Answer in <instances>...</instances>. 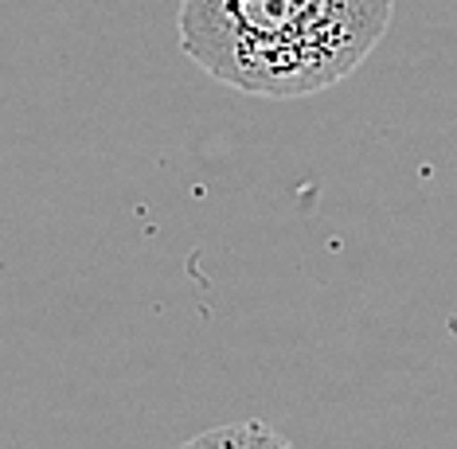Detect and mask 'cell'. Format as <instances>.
<instances>
[{"mask_svg":"<svg viewBox=\"0 0 457 449\" xmlns=\"http://www.w3.org/2000/svg\"><path fill=\"white\" fill-rule=\"evenodd\" d=\"M395 0H180V47L254 98H309L348 79L387 36Z\"/></svg>","mask_w":457,"mask_h":449,"instance_id":"cell-1","label":"cell"},{"mask_svg":"<svg viewBox=\"0 0 457 449\" xmlns=\"http://www.w3.org/2000/svg\"><path fill=\"white\" fill-rule=\"evenodd\" d=\"M180 449H297V445L266 422H227L195 434Z\"/></svg>","mask_w":457,"mask_h":449,"instance_id":"cell-2","label":"cell"}]
</instances>
